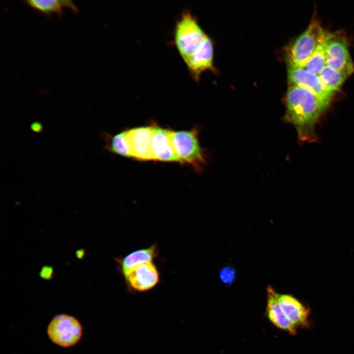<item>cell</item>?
<instances>
[{
  "label": "cell",
  "mask_w": 354,
  "mask_h": 354,
  "mask_svg": "<svg viewBox=\"0 0 354 354\" xmlns=\"http://www.w3.org/2000/svg\"><path fill=\"white\" fill-rule=\"evenodd\" d=\"M289 86L303 88L314 95L326 110L334 95L324 86L318 75L303 67H288Z\"/></svg>",
  "instance_id": "7"
},
{
  "label": "cell",
  "mask_w": 354,
  "mask_h": 354,
  "mask_svg": "<svg viewBox=\"0 0 354 354\" xmlns=\"http://www.w3.org/2000/svg\"><path fill=\"white\" fill-rule=\"evenodd\" d=\"M49 339L55 344L69 348L76 345L83 335V328L74 317L60 314L55 316L47 327Z\"/></svg>",
  "instance_id": "5"
},
{
  "label": "cell",
  "mask_w": 354,
  "mask_h": 354,
  "mask_svg": "<svg viewBox=\"0 0 354 354\" xmlns=\"http://www.w3.org/2000/svg\"><path fill=\"white\" fill-rule=\"evenodd\" d=\"M325 88L334 94L349 76L346 73L326 65L318 74Z\"/></svg>",
  "instance_id": "17"
},
{
  "label": "cell",
  "mask_w": 354,
  "mask_h": 354,
  "mask_svg": "<svg viewBox=\"0 0 354 354\" xmlns=\"http://www.w3.org/2000/svg\"><path fill=\"white\" fill-rule=\"evenodd\" d=\"M198 135L196 128L189 130H173L172 140L179 162L190 165L197 171H201L206 161Z\"/></svg>",
  "instance_id": "4"
},
{
  "label": "cell",
  "mask_w": 354,
  "mask_h": 354,
  "mask_svg": "<svg viewBox=\"0 0 354 354\" xmlns=\"http://www.w3.org/2000/svg\"><path fill=\"white\" fill-rule=\"evenodd\" d=\"M278 301L285 315L296 328L309 326V309L299 300L291 295L279 294Z\"/></svg>",
  "instance_id": "12"
},
{
  "label": "cell",
  "mask_w": 354,
  "mask_h": 354,
  "mask_svg": "<svg viewBox=\"0 0 354 354\" xmlns=\"http://www.w3.org/2000/svg\"><path fill=\"white\" fill-rule=\"evenodd\" d=\"M207 35L189 10H184L177 21L173 43L186 62L200 48Z\"/></svg>",
  "instance_id": "2"
},
{
  "label": "cell",
  "mask_w": 354,
  "mask_h": 354,
  "mask_svg": "<svg viewBox=\"0 0 354 354\" xmlns=\"http://www.w3.org/2000/svg\"><path fill=\"white\" fill-rule=\"evenodd\" d=\"M151 125L153 161L179 162L172 140L173 130L153 123Z\"/></svg>",
  "instance_id": "9"
},
{
  "label": "cell",
  "mask_w": 354,
  "mask_h": 354,
  "mask_svg": "<svg viewBox=\"0 0 354 354\" xmlns=\"http://www.w3.org/2000/svg\"><path fill=\"white\" fill-rule=\"evenodd\" d=\"M105 148L113 153L132 158L129 130L127 129L113 136L105 134Z\"/></svg>",
  "instance_id": "16"
},
{
  "label": "cell",
  "mask_w": 354,
  "mask_h": 354,
  "mask_svg": "<svg viewBox=\"0 0 354 354\" xmlns=\"http://www.w3.org/2000/svg\"><path fill=\"white\" fill-rule=\"evenodd\" d=\"M325 54L326 65L350 76L354 66L349 52L347 39L342 32H327Z\"/></svg>",
  "instance_id": "6"
},
{
  "label": "cell",
  "mask_w": 354,
  "mask_h": 354,
  "mask_svg": "<svg viewBox=\"0 0 354 354\" xmlns=\"http://www.w3.org/2000/svg\"><path fill=\"white\" fill-rule=\"evenodd\" d=\"M122 275L127 291L133 293L148 291L160 281L157 267L153 262L139 265Z\"/></svg>",
  "instance_id": "8"
},
{
  "label": "cell",
  "mask_w": 354,
  "mask_h": 354,
  "mask_svg": "<svg viewBox=\"0 0 354 354\" xmlns=\"http://www.w3.org/2000/svg\"><path fill=\"white\" fill-rule=\"evenodd\" d=\"M319 21L313 19L307 28L288 47L286 59L288 67H303L326 37Z\"/></svg>",
  "instance_id": "3"
},
{
  "label": "cell",
  "mask_w": 354,
  "mask_h": 354,
  "mask_svg": "<svg viewBox=\"0 0 354 354\" xmlns=\"http://www.w3.org/2000/svg\"><path fill=\"white\" fill-rule=\"evenodd\" d=\"M25 2L33 9L48 16L53 14L60 16L64 8H69L75 13L78 11L73 2L68 0H30Z\"/></svg>",
  "instance_id": "15"
},
{
  "label": "cell",
  "mask_w": 354,
  "mask_h": 354,
  "mask_svg": "<svg viewBox=\"0 0 354 354\" xmlns=\"http://www.w3.org/2000/svg\"><path fill=\"white\" fill-rule=\"evenodd\" d=\"M132 158L140 161H152V125L130 129Z\"/></svg>",
  "instance_id": "10"
},
{
  "label": "cell",
  "mask_w": 354,
  "mask_h": 354,
  "mask_svg": "<svg viewBox=\"0 0 354 354\" xmlns=\"http://www.w3.org/2000/svg\"><path fill=\"white\" fill-rule=\"evenodd\" d=\"M85 254H86V251L83 248H81V249H78L76 251V252H75V255H76V257L80 260L83 259L85 256Z\"/></svg>",
  "instance_id": "21"
},
{
  "label": "cell",
  "mask_w": 354,
  "mask_h": 354,
  "mask_svg": "<svg viewBox=\"0 0 354 354\" xmlns=\"http://www.w3.org/2000/svg\"><path fill=\"white\" fill-rule=\"evenodd\" d=\"M213 44L207 36L198 50L184 62L194 80L198 81L203 72L213 68Z\"/></svg>",
  "instance_id": "11"
},
{
  "label": "cell",
  "mask_w": 354,
  "mask_h": 354,
  "mask_svg": "<svg viewBox=\"0 0 354 354\" xmlns=\"http://www.w3.org/2000/svg\"><path fill=\"white\" fill-rule=\"evenodd\" d=\"M278 296L279 294L272 287H267L266 316L268 320L279 329L291 335H295L297 328L284 313L279 303Z\"/></svg>",
  "instance_id": "13"
},
{
  "label": "cell",
  "mask_w": 354,
  "mask_h": 354,
  "mask_svg": "<svg viewBox=\"0 0 354 354\" xmlns=\"http://www.w3.org/2000/svg\"><path fill=\"white\" fill-rule=\"evenodd\" d=\"M327 32L324 40L320 43L303 68L308 71L318 75L321 70L326 65L325 44Z\"/></svg>",
  "instance_id": "18"
},
{
  "label": "cell",
  "mask_w": 354,
  "mask_h": 354,
  "mask_svg": "<svg viewBox=\"0 0 354 354\" xmlns=\"http://www.w3.org/2000/svg\"><path fill=\"white\" fill-rule=\"evenodd\" d=\"M285 121L295 128L300 142L316 141V125L325 110L318 98L307 89L289 86L284 100Z\"/></svg>",
  "instance_id": "1"
},
{
  "label": "cell",
  "mask_w": 354,
  "mask_h": 354,
  "mask_svg": "<svg viewBox=\"0 0 354 354\" xmlns=\"http://www.w3.org/2000/svg\"><path fill=\"white\" fill-rule=\"evenodd\" d=\"M221 281L227 285H231L236 278V272L232 266H227L222 268L219 272Z\"/></svg>",
  "instance_id": "19"
},
{
  "label": "cell",
  "mask_w": 354,
  "mask_h": 354,
  "mask_svg": "<svg viewBox=\"0 0 354 354\" xmlns=\"http://www.w3.org/2000/svg\"><path fill=\"white\" fill-rule=\"evenodd\" d=\"M40 277L46 280H50L53 277L54 269L52 266L45 265L42 266L40 272Z\"/></svg>",
  "instance_id": "20"
},
{
  "label": "cell",
  "mask_w": 354,
  "mask_h": 354,
  "mask_svg": "<svg viewBox=\"0 0 354 354\" xmlns=\"http://www.w3.org/2000/svg\"><path fill=\"white\" fill-rule=\"evenodd\" d=\"M158 255L156 244L148 247L135 250L123 257L115 258L118 265V269L121 274L130 270L134 267L144 263L153 262Z\"/></svg>",
  "instance_id": "14"
}]
</instances>
